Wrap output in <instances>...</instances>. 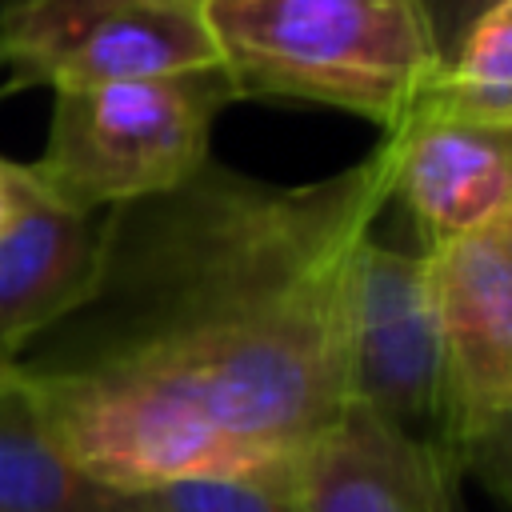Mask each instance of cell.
I'll return each mask as SVG.
<instances>
[{
  "instance_id": "cell-14",
  "label": "cell",
  "mask_w": 512,
  "mask_h": 512,
  "mask_svg": "<svg viewBox=\"0 0 512 512\" xmlns=\"http://www.w3.org/2000/svg\"><path fill=\"white\" fill-rule=\"evenodd\" d=\"M496 4H504V0H420V8L428 16V28L436 36V48H440V64L456 48V40L468 32V24L476 16H484L488 8H496Z\"/></svg>"
},
{
  "instance_id": "cell-7",
  "label": "cell",
  "mask_w": 512,
  "mask_h": 512,
  "mask_svg": "<svg viewBox=\"0 0 512 512\" xmlns=\"http://www.w3.org/2000/svg\"><path fill=\"white\" fill-rule=\"evenodd\" d=\"M104 212L56 200L20 164V204L0 232V372L92 288L100 268Z\"/></svg>"
},
{
  "instance_id": "cell-3",
  "label": "cell",
  "mask_w": 512,
  "mask_h": 512,
  "mask_svg": "<svg viewBox=\"0 0 512 512\" xmlns=\"http://www.w3.org/2000/svg\"><path fill=\"white\" fill-rule=\"evenodd\" d=\"M240 100L220 64L56 92L32 176L80 212L184 184L208 164L216 116Z\"/></svg>"
},
{
  "instance_id": "cell-6",
  "label": "cell",
  "mask_w": 512,
  "mask_h": 512,
  "mask_svg": "<svg viewBox=\"0 0 512 512\" xmlns=\"http://www.w3.org/2000/svg\"><path fill=\"white\" fill-rule=\"evenodd\" d=\"M424 252L464 460L512 404V208Z\"/></svg>"
},
{
  "instance_id": "cell-10",
  "label": "cell",
  "mask_w": 512,
  "mask_h": 512,
  "mask_svg": "<svg viewBox=\"0 0 512 512\" xmlns=\"http://www.w3.org/2000/svg\"><path fill=\"white\" fill-rule=\"evenodd\" d=\"M116 492L68 460L16 372H0V512H112Z\"/></svg>"
},
{
  "instance_id": "cell-5",
  "label": "cell",
  "mask_w": 512,
  "mask_h": 512,
  "mask_svg": "<svg viewBox=\"0 0 512 512\" xmlns=\"http://www.w3.org/2000/svg\"><path fill=\"white\" fill-rule=\"evenodd\" d=\"M0 60L52 92L220 64L204 0H12Z\"/></svg>"
},
{
  "instance_id": "cell-9",
  "label": "cell",
  "mask_w": 512,
  "mask_h": 512,
  "mask_svg": "<svg viewBox=\"0 0 512 512\" xmlns=\"http://www.w3.org/2000/svg\"><path fill=\"white\" fill-rule=\"evenodd\" d=\"M460 472L356 404H344L292 464L304 512H460Z\"/></svg>"
},
{
  "instance_id": "cell-15",
  "label": "cell",
  "mask_w": 512,
  "mask_h": 512,
  "mask_svg": "<svg viewBox=\"0 0 512 512\" xmlns=\"http://www.w3.org/2000/svg\"><path fill=\"white\" fill-rule=\"evenodd\" d=\"M16 204H20V164L0 156V232L12 224Z\"/></svg>"
},
{
  "instance_id": "cell-4",
  "label": "cell",
  "mask_w": 512,
  "mask_h": 512,
  "mask_svg": "<svg viewBox=\"0 0 512 512\" xmlns=\"http://www.w3.org/2000/svg\"><path fill=\"white\" fill-rule=\"evenodd\" d=\"M348 404L464 468L428 252L364 240L348 296Z\"/></svg>"
},
{
  "instance_id": "cell-1",
  "label": "cell",
  "mask_w": 512,
  "mask_h": 512,
  "mask_svg": "<svg viewBox=\"0 0 512 512\" xmlns=\"http://www.w3.org/2000/svg\"><path fill=\"white\" fill-rule=\"evenodd\" d=\"M388 200L384 140L308 184L208 160L104 208L88 296L12 372L100 484L292 468L348 404L352 272Z\"/></svg>"
},
{
  "instance_id": "cell-12",
  "label": "cell",
  "mask_w": 512,
  "mask_h": 512,
  "mask_svg": "<svg viewBox=\"0 0 512 512\" xmlns=\"http://www.w3.org/2000/svg\"><path fill=\"white\" fill-rule=\"evenodd\" d=\"M112 512H304L292 468L184 476L152 488H120Z\"/></svg>"
},
{
  "instance_id": "cell-13",
  "label": "cell",
  "mask_w": 512,
  "mask_h": 512,
  "mask_svg": "<svg viewBox=\"0 0 512 512\" xmlns=\"http://www.w3.org/2000/svg\"><path fill=\"white\" fill-rule=\"evenodd\" d=\"M464 468H472L488 492H496L512 508V404L468 444Z\"/></svg>"
},
{
  "instance_id": "cell-8",
  "label": "cell",
  "mask_w": 512,
  "mask_h": 512,
  "mask_svg": "<svg viewBox=\"0 0 512 512\" xmlns=\"http://www.w3.org/2000/svg\"><path fill=\"white\" fill-rule=\"evenodd\" d=\"M392 200L436 248L512 208V124L408 116L384 132Z\"/></svg>"
},
{
  "instance_id": "cell-11",
  "label": "cell",
  "mask_w": 512,
  "mask_h": 512,
  "mask_svg": "<svg viewBox=\"0 0 512 512\" xmlns=\"http://www.w3.org/2000/svg\"><path fill=\"white\" fill-rule=\"evenodd\" d=\"M412 116L512 124V0L468 24Z\"/></svg>"
},
{
  "instance_id": "cell-2",
  "label": "cell",
  "mask_w": 512,
  "mask_h": 512,
  "mask_svg": "<svg viewBox=\"0 0 512 512\" xmlns=\"http://www.w3.org/2000/svg\"><path fill=\"white\" fill-rule=\"evenodd\" d=\"M236 96L300 100L396 132L440 72L420 0H204Z\"/></svg>"
}]
</instances>
